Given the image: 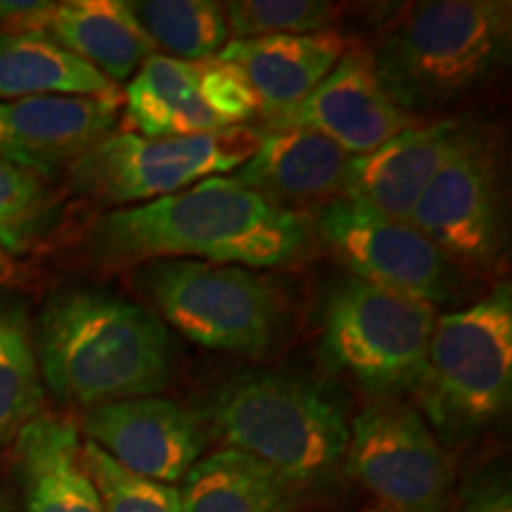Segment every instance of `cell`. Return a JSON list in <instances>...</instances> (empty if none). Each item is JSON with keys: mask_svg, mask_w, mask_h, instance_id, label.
I'll list each match as a JSON object with an SVG mask.
<instances>
[{"mask_svg": "<svg viewBox=\"0 0 512 512\" xmlns=\"http://www.w3.org/2000/svg\"><path fill=\"white\" fill-rule=\"evenodd\" d=\"M311 223L235 181L214 176L138 207L114 209L91 233V254L105 266L192 259L209 264L280 268L306 256Z\"/></svg>", "mask_w": 512, "mask_h": 512, "instance_id": "obj_1", "label": "cell"}, {"mask_svg": "<svg viewBox=\"0 0 512 512\" xmlns=\"http://www.w3.org/2000/svg\"><path fill=\"white\" fill-rule=\"evenodd\" d=\"M36 361L57 399L95 408L162 392L174 373V342L143 306L72 290L41 313Z\"/></svg>", "mask_w": 512, "mask_h": 512, "instance_id": "obj_2", "label": "cell"}, {"mask_svg": "<svg viewBox=\"0 0 512 512\" xmlns=\"http://www.w3.org/2000/svg\"><path fill=\"white\" fill-rule=\"evenodd\" d=\"M510 48V3L427 0L406 5L370 53L389 98L420 119L484 88L505 69Z\"/></svg>", "mask_w": 512, "mask_h": 512, "instance_id": "obj_3", "label": "cell"}, {"mask_svg": "<svg viewBox=\"0 0 512 512\" xmlns=\"http://www.w3.org/2000/svg\"><path fill=\"white\" fill-rule=\"evenodd\" d=\"M202 418L226 448L271 465L302 491L332 482L347 458V411L302 377H233L216 389Z\"/></svg>", "mask_w": 512, "mask_h": 512, "instance_id": "obj_4", "label": "cell"}, {"mask_svg": "<svg viewBox=\"0 0 512 512\" xmlns=\"http://www.w3.org/2000/svg\"><path fill=\"white\" fill-rule=\"evenodd\" d=\"M415 394L441 434H467L508 411L512 394V290L434 320Z\"/></svg>", "mask_w": 512, "mask_h": 512, "instance_id": "obj_5", "label": "cell"}, {"mask_svg": "<svg viewBox=\"0 0 512 512\" xmlns=\"http://www.w3.org/2000/svg\"><path fill=\"white\" fill-rule=\"evenodd\" d=\"M261 131L230 126L190 138L107 133L69 166L79 195L105 207H138L176 195L214 176L238 171L259 147Z\"/></svg>", "mask_w": 512, "mask_h": 512, "instance_id": "obj_6", "label": "cell"}, {"mask_svg": "<svg viewBox=\"0 0 512 512\" xmlns=\"http://www.w3.org/2000/svg\"><path fill=\"white\" fill-rule=\"evenodd\" d=\"M140 275L166 323L190 342L252 358L275 344L283 304L271 280L252 268L162 259Z\"/></svg>", "mask_w": 512, "mask_h": 512, "instance_id": "obj_7", "label": "cell"}, {"mask_svg": "<svg viewBox=\"0 0 512 512\" xmlns=\"http://www.w3.org/2000/svg\"><path fill=\"white\" fill-rule=\"evenodd\" d=\"M434 320L437 309L422 299L347 278L325 304L323 356L380 401L415 392Z\"/></svg>", "mask_w": 512, "mask_h": 512, "instance_id": "obj_8", "label": "cell"}, {"mask_svg": "<svg viewBox=\"0 0 512 512\" xmlns=\"http://www.w3.org/2000/svg\"><path fill=\"white\" fill-rule=\"evenodd\" d=\"M411 223L453 268L491 271L508 240L503 159L496 140L467 124L415 204Z\"/></svg>", "mask_w": 512, "mask_h": 512, "instance_id": "obj_9", "label": "cell"}, {"mask_svg": "<svg viewBox=\"0 0 512 512\" xmlns=\"http://www.w3.org/2000/svg\"><path fill=\"white\" fill-rule=\"evenodd\" d=\"M344 463L380 501L382 512H448L453 465L425 415L377 401L349 422Z\"/></svg>", "mask_w": 512, "mask_h": 512, "instance_id": "obj_10", "label": "cell"}, {"mask_svg": "<svg viewBox=\"0 0 512 512\" xmlns=\"http://www.w3.org/2000/svg\"><path fill=\"white\" fill-rule=\"evenodd\" d=\"M316 233L351 278L422 302L446 304L456 292V268L411 221L337 197L316 216Z\"/></svg>", "mask_w": 512, "mask_h": 512, "instance_id": "obj_11", "label": "cell"}, {"mask_svg": "<svg viewBox=\"0 0 512 512\" xmlns=\"http://www.w3.org/2000/svg\"><path fill=\"white\" fill-rule=\"evenodd\" d=\"M79 430L126 470L171 486L183 482L209 444L202 415L164 396L88 408Z\"/></svg>", "mask_w": 512, "mask_h": 512, "instance_id": "obj_12", "label": "cell"}, {"mask_svg": "<svg viewBox=\"0 0 512 512\" xmlns=\"http://www.w3.org/2000/svg\"><path fill=\"white\" fill-rule=\"evenodd\" d=\"M420 119H413L389 98L377 79L373 53L366 46H349L302 102L268 119L275 128H304L347 150L349 155H368L396 133Z\"/></svg>", "mask_w": 512, "mask_h": 512, "instance_id": "obj_13", "label": "cell"}, {"mask_svg": "<svg viewBox=\"0 0 512 512\" xmlns=\"http://www.w3.org/2000/svg\"><path fill=\"white\" fill-rule=\"evenodd\" d=\"M121 105L57 95L0 102V157L41 178L55 176L112 133Z\"/></svg>", "mask_w": 512, "mask_h": 512, "instance_id": "obj_14", "label": "cell"}, {"mask_svg": "<svg viewBox=\"0 0 512 512\" xmlns=\"http://www.w3.org/2000/svg\"><path fill=\"white\" fill-rule=\"evenodd\" d=\"M465 126L463 119H420L368 155L351 157L342 197L389 219L411 221L415 204Z\"/></svg>", "mask_w": 512, "mask_h": 512, "instance_id": "obj_15", "label": "cell"}, {"mask_svg": "<svg viewBox=\"0 0 512 512\" xmlns=\"http://www.w3.org/2000/svg\"><path fill=\"white\" fill-rule=\"evenodd\" d=\"M347 150L304 128L261 131L259 147L233 178L278 207L302 211L342 197L351 166Z\"/></svg>", "mask_w": 512, "mask_h": 512, "instance_id": "obj_16", "label": "cell"}, {"mask_svg": "<svg viewBox=\"0 0 512 512\" xmlns=\"http://www.w3.org/2000/svg\"><path fill=\"white\" fill-rule=\"evenodd\" d=\"M349 46L347 38L332 29L299 36L238 38L228 41L216 57L247 76L259 98L261 114L268 121L302 102L330 74Z\"/></svg>", "mask_w": 512, "mask_h": 512, "instance_id": "obj_17", "label": "cell"}, {"mask_svg": "<svg viewBox=\"0 0 512 512\" xmlns=\"http://www.w3.org/2000/svg\"><path fill=\"white\" fill-rule=\"evenodd\" d=\"M79 432L72 418L53 413H38L19 430L15 460L27 512H102Z\"/></svg>", "mask_w": 512, "mask_h": 512, "instance_id": "obj_18", "label": "cell"}, {"mask_svg": "<svg viewBox=\"0 0 512 512\" xmlns=\"http://www.w3.org/2000/svg\"><path fill=\"white\" fill-rule=\"evenodd\" d=\"M230 128L204 105L200 64L150 55L124 93V131L145 138H190Z\"/></svg>", "mask_w": 512, "mask_h": 512, "instance_id": "obj_19", "label": "cell"}, {"mask_svg": "<svg viewBox=\"0 0 512 512\" xmlns=\"http://www.w3.org/2000/svg\"><path fill=\"white\" fill-rule=\"evenodd\" d=\"M46 34L112 83L131 79L155 55V46L124 0L53 3Z\"/></svg>", "mask_w": 512, "mask_h": 512, "instance_id": "obj_20", "label": "cell"}, {"mask_svg": "<svg viewBox=\"0 0 512 512\" xmlns=\"http://www.w3.org/2000/svg\"><path fill=\"white\" fill-rule=\"evenodd\" d=\"M50 95L124 102L117 83L62 48L46 31L0 36V102Z\"/></svg>", "mask_w": 512, "mask_h": 512, "instance_id": "obj_21", "label": "cell"}, {"mask_svg": "<svg viewBox=\"0 0 512 512\" xmlns=\"http://www.w3.org/2000/svg\"><path fill=\"white\" fill-rule=\"evenodd\" d=\"M181 512H299L302 489L242 451L221 448L183 477Z\"/></svg>", "mask_w": 512, "mask_h": 512, "instance_id": "obj_22", "label": "cell"}, {"mask_svg": "<svg viewBox=\"0 0 512 512\" xmlns=\"http://www.w3.org/2000/svg\"><path fill=\"white\" fill-rule=\"evenodd\" d=\"M128 5L152 46L176 60H211L230 38L226 10L214 0H136Z\"/></svg>", "mask_w": 512, "mask_h": 512, "instance_id": "obj_23", "label": "cell"}, {"mask_svg": "<svg viewBox=\"0 0 512 512\" xmlns=\"http://www.w3.org/2000/svg\"><path fill=\"white\" fill-rule=\"evenodd\" d=\"M43 384L22 320L0 313V446L41 413Z\"/></svg>", "mask_w": 512, "mask_h": 512, "instance_id": "obj_24", "label": "cell"}, {"mask_svg": "<svg viewBox=\"0 0 512 512\" xmlns=\"http://www.w3.org/2000/svg\"><path fill=\"white\" fill-rule=\"evenodd\" d=\"M223 10L230 41L332 31L342 12L328 0H233L223 3Z\"/></svg>", "mask_w": 512, "mask_h": 512, "instance_id": "obj_25", "label": "cell"}, {"mask_svg": "<svg viewBox=\"0 0 512 512\" xmlns=\"http://www.w3.org/2000/svg\"><path fill=\"white\" fill-rule=\"evenodd\" d=\"M81 460L98 491L102 512H181V491L126 470L93 441H83Z\"/></svg>", "mask_w": 512, "mask_h": 512, "instance_id": "obj_26", "label": "cell"}, {"mask_svg": "<svg viewBox=\"0 0 512 512\" xmlns=\"http://www.w3.org/2000/svg\"><path fill=\"white\" fill-rule=\"evenodd\" d=\"M48 209L43 178L0 157V252L27 254L41 235Z\"/></svg>", "mask_w": 512, "mask_h": 512, "instance_id": "obj_27", "label": "cell"}, {"mask_svg": "<svg viewBox=\"0 0 512 512\" xmlns=\"http://www.w3.org/2000/svg\"><path fill=\"white\" fill-rule=\"evenodd\" d=\"M200 64V95L204 105L226 126H247L256 114H261L259 98L249 86L247 76L233 64L219 57L197 62Z\"/></svg>", "mask_w": 512, "mask_h": 512, "instance_id": "obj_28", "label": "cell"}, {"mask_svg": "<svg viewBox=\"0 0 512 512\" xmlns=\"http://www.w3.org/2000/svg\"><path fill=\"white\" fill-rule=\"evenodd\" d=\"M463 512H512L508 479L503 475L477 479L467 491Z\"/></svg>", "mask_w": 512, "mask_h": 512, "instance_id": "obj_29", "label": "cell"}, {"mask_svg": "<svg viewBox=\"0 0 512 512\" xmlns=\"http://www.w3.org/2000/svg\"><path fill=\"white\" fill-rule=\"evenodd\" d=\"M8 275H10V261H8V256L0 252V283H5V280H8Z\"/></svg>", "mask_w": 512, "mask_h": 512, "instance_id": "obj_30", "label": "cell"}, {"mask_svg": "<svg viewBox=\"0 0 512 512\" xmlns=\"http://www.w3.org/2000/svg\"><path fill=\"white\" fill-rule=\"evenodd\" d=\"M366 512H382L380 508H375V510H366Z\"/></svg>", "mask_w": 512, "mask_h": 512, "instance_id": "obj_31", "label": "cell"}]
</instances>
